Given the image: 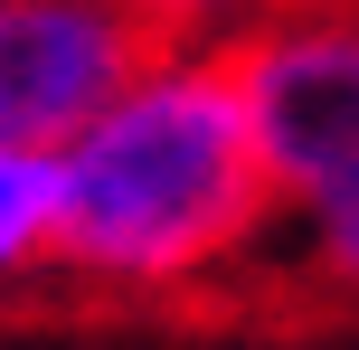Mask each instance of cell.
<instances>
[{"instance_id":"obj_3","label":"cell","mask_w":359,"mask_h":350,"mask_svg":"<svg viewBox=\"0 0 359 350\" xmlns=\"http://www.w3.org/2000/svg\"><path fill=\"white\" fill-rule=\"evenodd\" d=\"M142 57L151 29L133 0H0V142H76Z\"/></svg>"},{"instance_id":"obj_4","label":"cell","mask_w":359,"mask_h":350,"mask_svg":"<svg viewBox=\"0 0 359 350\" xmlns=\"http://www.w3.org/2000/svg\"><path fill=\"white\" fill-rule=\"evenodd\" d=\"M57 265V152L0 142V284Z\"/></svg>"},{"instance_id":"obj_1","label":"cell","mask_w":359,"mask_h":350,"mask_svg":"<svg viewBox=\"0 0 359 350\" xmlns=\"http://www.w3.org/2000/svg\"><path fill=\"white\" fill-rule=\"evenodd\" d=\"M274 227L236 57L151 48L133 86L57 142V265L104 294H189Z\"/></svg>"},{"instance_id":"obj_5","label":"cell","mask_w":359,"mask_h":350,"mask_svg":"<svg viewBox=\"0 0 359 350\" xmlns=\"http://www.w3.org/2000/svg\"><path fill=\"white\" fill-rule=\"evenodd\" d=\"M142 10L151 38H217V29H246V19H265L274 0H133Z\"/></svg>"},{"instance_id":"obj_2","label":"cell","mask_w":359,"mask_h":350,"mask_svg":"<svg viewBox=\"0 0 359 350\" xmlns=\"http://www.w3.org/2000/svg\"><path fill=\"white\" fill-rule=\"evenodd\" d=\"M265 142L274 208L303 227V256L322 284L359 294V10L265 19L236 48Z\"/></svg>"}]
</instances>
